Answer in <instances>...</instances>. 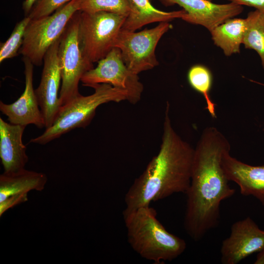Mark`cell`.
<instances>
[{"label":"cell","instance_id":"cell-25","mask_svg":"<svg viewBox=\"0 0 264 264\" xmlns=\"http://www.w3.org/2000/svg\"><path fill=\"white\" fill-rule=\"evenodd\" d=\"M236 4L253 7L264 14V0H226Z\"/></svg>","mask_w":264,"mask_h":264},{"label":"cell","instance_id":"cell-4","mask_svg":"<svg viewBox=\"0 0 264 264\" xmlns=\"http://www.w3.org/2000/svg\"><path fill=\"white\" fill-rule=\"evenodd\" d=\"M93 88L92 94L88 96L80 94L62 105L52 125L30 142L45 145L74 129L86 127L100 105L110 102L129 101V94L126 90L108 84H99Z\"/></svg>","mask_w":264,"mask_h":264},{"label":"cell","instance_id":"cell-24","mask_svg":"<svg viewBox=\"0 0 264 264\" xmlns=\"http://www.w3.org/2000/svg\"><path fill=\"white\" fill-rule=\"evenodd\" d=\"M27 194H21L9 197L0 202V216L10 208L27 201Z\"/></svg>","mask_w":264,"mask_h":264},{"label":"cell","instance_id":"cell-11","mask_svg":"<svg viewBox=\"0 0 264 264\" xmlns=\"http://www.w3.org/2000/svg\"><path fill=\"white\" fill-rule=\"evenodd\" d=\"M59 40L49 48L44 57L41 79L35 89L45 129L52 125L62 106L59 95L62 82L58 54Z\"/></svg>","mask_w":264,"mask_h":264},{"label":"cell","instance_id":"cell-6","mask_svg":"<svg viewBox=\"0 0 264 264\" xmlns=\"http://www.w3.org/2000/svg\"><path fill=\"white\" fill-rule=\"evenodd\" d=\"M80 11L73 16L59 40L58 58L62 82L59 93L61 105L80 94L78 85L83 75L93 68L85 56L79 32Z\"/></svg>","mask_w":264,"mask_h":264},{"label":"cell","instance_id":"cell-15","mask_svg":"<svg viewBox=\"0 0 264 264\" xmlns=\"http://www.w3.org/2000/svg\"><path fill=\"white\" fill-rule=\"evenodd\" d=\"M25 127L0 118V157L5 173L24 169L28 161L26 147L22 139Z\"/></svg>","mask_w":264,"mask_h":264},{"label":"cell","instance_id":"cell-10","mask_svg":"<svg viewBox=\"0 0 264 264\" xmlns=\"http://www.w3.org/2000/svg\"><path fill=\"white\" fill-rule=\"evenodd\" d=\"M264 249V230L250 217L234 222L230 235L222 242V264H237L253 253Z\"/></svg>","mask_w":264,"mask_h":264},{"label":"cell","instance_id":"cell-8","mask_svg":"<svg viewBox=\"0 0 264 264\" xmlns=\"http://www.w3.org/2000/svg\"><path fill=\"white\" fill-rule=\"evenodd\" d=\"M171 27L169 22H159L155 27L138 32L122 28L115 41L114 47L120 50L128 68L138 75L158 65L155 49L160 39Z\"/></svg>","mask_w":264,"mask_h":264},{"label":"cell","instance_id":"cell-18","mask_svg":"<svg viewBox=\"0 0 264 264\" xmlns=\"http://www.w3.org/2000/svg\"><path fill=\"white\" fill-rule=\"evenodd\" d=\"M245 19H229L213 28L210 33L215 45L220 48L226 56L240 52L245 30Z\"/></svg>","mask_w":264,"mask_h":264},{"label":"cell","instance_id":"cell-20","mask_svg":"<svg viewBox=\"0 0 264 264\" xmlns=\"http://www.w3.org/2000/svg\"><path fill=\"white\" fill-rule=\"evenodd\" d=\"M187 78L191 87L201 94L205 100V109L212 118H217L216 104L210 96L213 83V76L210 69L204 65H195L189 69Z\"/></svg>","mask_w":264,"mask_h":264},{"label":"cell","instance_id":"cell-7","mask_svg":"<svg viewBox=\"0 0 264 264\" xmlns=\"http://www.w3.org/2000/svg\"><path fill=\"white\" fill-rule=\"evenodd\" d=\"M126 17L106 11H80L81 43L84 53L89 62L93 64L98 62L114 47Z\"/></svg>","mask_w":264,"mask_h":264},{"label":"cell","instance_id":"cell-5","mask_svg":"<svg viewBox=\"0 0 264 264\" xmlns=\"http://www.w3.org/2000/svg\"><path fill=\"white\" fill-rule=\"evenodd\" d=\"M78 11V0H71L48 16L31 19L19 53L34 65H42L46 52L60 39Z\"/></svg>","mask_w":264,"mask_h":264},{"label":"cell","instance_id":"cell-19","mask_svg":"<svg viewBox=\"0 0 264 264\" xmlns=\"http://www.w3.org/2000/svg\"><path fill=\"white\" fill-rule=\"evenodd\" d=\"M245 19L246 26L242 44L245 48L257 52L264 70V14L255 10L249 12Z\"/></svg>","mask_w":264,"mask_h":264},{"label":"cell","instance_id":"cell-3","mask_svg":"<svg viewBox=\"0 0 264 264\" xmlns=\"http://www.w3.org/2000/svg\"><path fill=\"white\" fill-rule=\"evenodd\" d=\"M156 215L150 205L123 212L131 247L142 258L160 264L176 259L187 245L183 239L168 232Z\"/></svg>","mask_w":264,"mask_h":264},{"label":"cell","instance_id":"cell-1","mask_svg":"<svg viewBox=\"0 0 264 264\" xmlns=\"http://www.w3.org/2000/svg\"><path fill=\"white\" fill-rule=\"evenodd\" d=\"M230 151L229 141L214 127L204 129L194 149L184 219L185 231L194 241L218 225L221 202L235 193L221 164L223 155Z\"/></svg>","mask_w":264,"mask_h":264},{"label":"cell","instance_id":"cell-14","mask_svg":"<svg viewBox=\"0 0 264 264\" xmlns=\"http://www.w3.org/2000/svg\"><path fill=\"white\" fill-rule=\"evenodd\" d=\"M221 164L228 180L239 186L241 194L254 197L264 207V164L245 163L232 157L230 151L223 155Z\"/></svg>","mask_w":264,"mask_h":264},{"label":"cell","instance_id":"cell-16","mask_svg":"<svg viewBox=\"0 0 264 264\" xmlns=\"http://www.w3.org/2000/svg\"><path fill=\"white\" fill-rule=\"evenodd\" d=\"M130 11L122 28L136 31L143 26L156 22H169L175 19L183 20L187 15L183 9L166 12L158 10L150 0H129Z\"/></svg>","mask_w":264,"mask_h":264},{"label":"cell","instance_id":"cell-2","mask_svg":"<svg viewBox=\"0 0 264 264\" xmlns=\"http://www.w3.org/2000/svg\"><path fill=\"white\" fill-rule=\"evenodd\" d=\"M166 104L159 150L125 196V210L150 205L175 193L185 194L191 181L194 148L174 129Z\"/></svg>","mask_w":264,"mask_h":264},{"label":"cell","instance_id":"cell-22","mask_svg":"<svg viewBox=\"0 0 264 264\" xmlns=\"http://www.w3.org/2000/svg\"><path fill=\"white\" fill-rule=\"evenodd\" d=\"M31 19L26 16L15 25L8 39L0 43V63L18 55L22 45L25 31Z\"/></svg>","mask_w":264,"mask_h":264},{"label":"cell","instance_id":"cell-23","mask_svg":"<svg viewBox=\"0 0 264 264\" xmlns=\"http://www.w3.org/2000/svg\"><path fill=\"white\" fill-rule=\"evenodd\" d=\"M71 0H38L28 17L34 19L48 16Z\"/></svg>","mask_w":264,"mask_h":264},{"label":"cell","instance_id":"cell-13","mask_svg":"<svg viewBox=\"0 0 264 264\" xmlns=\"http://www.w3.org/2000/svg\"><path fill=\"white\" fill-rule=\"evenodd\" d=\"M24 65L25 88L20 97L12 104L0 102V110L7 117L9 123L26 126L32 124L39 129L45 127L35 89L33 87V66L23 57Z\"/></svg>","mask_w":264,"mask_h":264},{"label":"cell","instance_id":"cell-26","mask_svg":"<svg viewBox=\"0 0 264 264\" xmlns=\"http://www.w3.org/2000/svg\"><path fill=\"white\" fill-rule=\"evenodd\" d=\"M38 0H25L22 4V9L26 16H28L33 7Z\"/></svg>","mask_w":264,"mask_h":264},{"label":"cell","instance_id":"cell-9","mask_svg":"<svg viewBox=\"0 0 264 264\" xmlns=\"http://www.w3.org/2000/svg\"><path fill=\"white\" fill-rule=\"evenodd\" d=\"M83 85L93 88L101 84L127 90L129 102L135 104L140 100L144 90L138 74L131 71L125 64L120 50L113 47L98 62L95 67L87 71L81 79Z\"/></svg>","mask_w":264,"mask_h":264},{"label":"cell","instance_id":"cell-21","mask_svg":"<svg viewBox=\"0 0 264 264\" xmlns=\"http://www.w3.org/2000/svg\"><path fill=\"white\" fill-rule=\"evenodd\" d=\"M79 11L86 13L106 11L127 16L129 0H78Z\"/></svg>","mask_w":264,"mask_h":264},{"label":"cell","instance_id":"cell-27","mask_svg":"<svg viewBox=\"0 0 264 264\" xmlns=\"http://www.w3.org/2000/svg\"><path fill=\"white\" fill-rule=\"evenodd\" d=\"M255 264H264V249L258 252Z\"/></svg>","mask_w":264,"mask_h":264},{"label":"cell","instance_id":"cell-17","mask_svg":"<svg viewBox=\"0 0 264 264\" xmlns=\"http://www.w3.org/2000/svg\"><path fill=\"white\" fill-rule=\"evenodd\" d=\"M47 180L43 173L26 170L5 173L0 176V202L9 197L29 191H41L44 189Z\"/></svg>","mask_w":264,"mask_h":264},{"label":"cell","instance_id":"cell-12","mask_svg":"<svg viewBox=\"0 0 264 264\" xmlns=\"http://www.w3.org/2000/svg\"><path fill=\"white\" fill-rule=\"evenodd\" d=\"M165 7L178 5L187 13L185 22L204 27L209 32L226 20L242 13L243 6L229 2L218 4L209 0H158Z\"/></svg>","mask_w":264,"mask_h":264}]
</instances>
